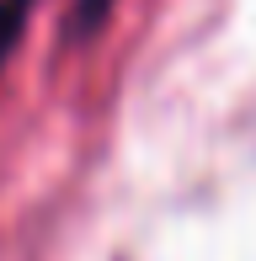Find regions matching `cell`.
Returning a JSON list of instances; mask_svg holds the SVG:
<instances>
[{"instance_id": "1", "label": "cell", "mask_w": 256, "mask_h": 261, "mask_svg": "<svg viewBox=\"0 0 256 261\" xmlns=\"http://www.w3.org/2000/svg\"><path fill=\"white\" fill-rule=\"evenodd\" d=\"M32 6H38V0H0V75H6L11 54H16L21 32H27V21H32Z\"/></svg>"}, {"instance_id": "2", "label": "cell", "mask_w": 256, "mask_h": 261, "mask_svg": "<svg viewBox=\"0 0 256 261\" xmlns=\"http://www.w3.org/2000/svg\"><path fill=\"white\" fill-rule=\"evenodd\" d=\"M112 6H118V0H75V6H69V16H64V38H69V43L91 38V32L107 21Z\"/></svg>"}]
</instances>
